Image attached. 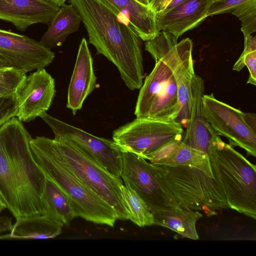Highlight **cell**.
I'll list each match as a JSON object with an SVG mask.
<instances>
[{
    "label": "cell",
    "mask_w": 256,
    "mask_h": 256,
    "mask_svg": "<svg viewBox=\"0 0 256 256\" xmlns=\"http://www.w3.org/2000/svg\"><path fill=\"white\" fill-rule=\"evenodd\" d=\"M0 56L10 66L25 73L44 68L55 55L40 42L28 36L0 29Z\"/></svg>",
    "instance_id": "obj_13"
},
{
    "label": "cell",
    "mask_w": 256,
    "mask_h": 256,
    "mask_svg": "<svg viewBox=\"0 0 256 256\" xmlns=\"http://www.w3.org/2000/svg\"><path fill=\"white\" fill-rule=\"evenodd\" d=\"M0 196L6 208L16 219L20 217L18 178L10 155L0 134Z\"/></svg>",
    "instance_id": "obj_23"
},
{
    "label": "cell",
    "mask_w": 256,
    "mask_h": 256,
    "mask_svg": "<svg viewBox=\"0 0 256 256\" xmlns=\"http://www.w3.org/2000/svg\"><path fill=\"white\" fill-rule=\"evenodd\" d=\"M152 165L180 207L202 210L208 216L216 214V210L230 208L224 188L214 172L213 178L188 166Z\"/></svg>",
    "instance_id": "obj_4"
},
{
    "label": "cell",
    "mask_w": 256,
    "mask_h": 256,
    "mask_svg": "<svg viewBox=\"0 0 256 256\" xmlns=\"http://www.w3.org/2000/svg\"><path fill=\"white\" fill-rule=\"evenodd\" d=\"M96 86L93 60L85 38L80 43L68 92L66 106L74 115Z\"/></svg>",
    "instance_id": "obj_18"
},
{
    "label": "cell",
    "mask_w": 256,
    "mask_h": 256,
    "mask_svg": "<svg viewBox=\"0 0 256 256\" xmlns=\"http://www.w3.org/2000/svg\"><path fill=\"white\" fill-rule=\"evenodd\" d=\"M40 117L51 128L54 137H61L70 140L108 172L120 178L122 152L113 140L94 136L46 112Z\"/></svg>",
    "instance_id": "obj_11"
},
{
    "label": "cell",
    "mask_w": 256,
    "mask_h": 256,
    "mask_svg": "<svg viewBox=\"0 0 256 256\" xmlns=\"http://www.w3.org/2000/svg\"><path fill=\"white\" fill-rule=\"evenodd\" d=\"M79 13L97 54L118 68L125 85L140 89L144 69L140 38L118 14L102 0H70Z\"/></svg>",
    "instance_id": "obj_1"
},
{
    "label": "cell",
    "mask_w": 256,
    "mask_h": 256,
    "mask_svg": "<svg viewBox=\"0 0 256 256\" xmlns=\"http://www.w3.org/2000/svg\"><path fill=\"white\" fill-rule=\"evenodd\" d=\"M154 224L174 230L180 238L199 239L196 222L203 215L188 208H175L159 210L152 213Z\"/></svg>",
    "instance_id": "obj_20"
},
{
    "label": "cell",
    "mask_w": 256,
    "mask_h": 256,
    "mask_svg": "<svg viewBox=\"0 0 256 256\" xmlns=\"http://www.w3.org/2000/svg\"><path fill=\"white\" fill-rule=\"evenodd\" d=\"M12 219L6 216H0V234L10 231L12 227Z\"/></svg>",
    "instance_id": "obj_34"
},
{
    "label": "cell",
    "mask_w": 256,
    "mask_h": 256,
    "mask_svg": "<svg viewBox=\"0 0 256 256\" xmlns=\"http://www.w3.org/2000/svg\"><path fill=\"white\" fill-rule=\"evenodd\" d=\"M249 0H218L214 1L207 14V16L230 13L238 5Z\"/></svg>",
    "instance_id": "obj_31"
},
{
    "label": "cell",
    "mask_w": 256,
    "mask_h": 256,
    "mask_svg": "<svg viewBox=\"0 0 256 256\" xmlns=\"http://www.w3.org/2000/svg\"><path fill=\"white\" fill-rule=\"evenodd\" d=\"M26 73L12 66L0 68V98L15 96Z\"/></svg>",
    "instance_id": "obj_27"
},
{
    "label": "cell",
    "mask_w": 256,
    "mask_h": 256,
    "mask_svg": "<svg viewBox=\"0 0 256 256\" xmlns=\"http://www.w3.org/2000/svg\"><path fill=\"white\" fill-rule=\"evenodd\" d=\"M186 0H172L168 5L166 6V8L162 12H166L168 11V10H170L172 8L174 7L175 6L178 5V4H180L181 2H183Z\"/></svg>",
    "instance_id": "obj_35"
},
{
    "label": "cell",
    "mask_w": 256,
    "mask_h": 256,
    "mask_svg": "<svg viewBox=\"0 0 256 256\" xmlns=\"http://www.w3.org/2000/svg\"><path fill=\"white\" fill-rule=\"evenodd\" d=\"M218 0H214V1Z\"/></svg>",
    "instance_id": "obj_42"
},
{
    "label": "cell",
    "mask_w": 256,
    "mask_h": 256,
    "mask_svg": "<svg viewBox=\"0 0 256 256\" xmlns=\"http://www.w3.org/2000/svg\"><path fill=\"white\" fill-rule=\"evenodd\" d=\"M214 0H186L166 12L156 14L159 32H168L178 38L203 22Z\"/></svg>",
    "instance_id": "obj_15"
},
{
    "label": "cell",
    "mask_w": 256,
    "mask_h": 256,
    "mask_svg": "<svg viewBox=\"0 0 256 256\" xmlns=\"http://www.w3.org/2000/svg\"><path fill=\"white\" fill-rule=\"evenodd\" d=\"M40 200L42 215L62 226H69L76 217L68 198L46 177Z\"/></svg>",
    "instance_id": "obj_21"
},
{
    "label": "cell",
    "mask_w": 256,
    "mask_h": 256,
    "mask_svg": "<svg viewBox=\"0 0 256 256\" xmlns=\"http://www.w3.org/2000/svg\"><path fill=\"white\" fill-rule=\"evenodd\" d=\"M30 145L35 162L68 198L76 217L114 226L117 219L113 209L78 178L62 158L54 139L32 138Z\"/></svg>",
    "instance_id": "obj_2"
},
{
    "label": "cell",
    "mask_w": 256,
    "mask_h": 256,
    "mask_svg": "<svg viewBox=\"0 0 256 256\" xmlns=\"http://www.w3.org/2000/svg\"><path fill=\"white\" fill-rule=\"evenodd\" d=\"M152 164L188 166L198 168L214 178L208 154L190 147L182 140L169 156Z\"/></svg>",
    "instance_id": "obj_25"
},
{
    "label": "cell",
    "mask_w": 256,
    "mask_h": 256,
    "mask_svg": "<svg viewBox=\"0 0 256 256\" xmlns=\"http://www.w3.org/2000/svg\"><path fill=\"white\" fill-rule=\"evenodd\" d=\"M0 134L18 178L20 218L42 214L40 196L46 176L34 160L30 145L31 135L16 116L0 128Z\"/></svg>",
    "instance_id": "obj_5"
},
{
    "label": "cell",
    "mask_w": 256,
    "mask_h": 256,
    "mask_svg": "<svg viewBox=\"0 0 256 256\" xmlns=\"http://www.w3.org/2000/svg\"><path fill=\"white\" fill-rule=\"evenodd\" d=\"M54 140L62 158L78 178L112 207L117 220H128L120 193V178L108 172L70 140L61 137Z\"/></svg>",
    "instance_id": "obj_6"
},
{
    "label": "cell",
    "mask_w": 256,
    "mask_h": 256,
    "mask_svg": "<svg viewBox=\"0 0 256 256\" xmlns=\"http://www.w3.org/2000/svg\"><path fill=\"white\" fill-rule=\"evenodd\" d=\"M4 210V208L1 206H0V212Z\"/></svg>",
    "instance_id": "obj_41"
},
{
    "label": "cell",
    "mask_w": 256,
    "mask_h": 256,
    "mask_svg": "<svg viewBox=\"0 0 256 256\" xmlns=\"http://www.w3.org/2000/svg\"><path fill=\"white\" fill-rule=\"evenodd\" d=\"M243 118L246 124L256 133V115L255 114L242 112Z\"/></svg>",
    "instance_id": "obj_33"
},
{
    "label": "cell",
    "mask_w": 256,
    "mask_h": 256,
    "mask_svg": "<svg viewBox=\"0 0 256 256\" xmlns=\"http://www.w3.org/2000/svg\"><path fill=\"white\" fill-rule=\"evenodd\" d=\"M212 171L220 178L230 208L256 219V169L220 136L209 146Z\"/></svg>",
    "instance_id": "obj_3"
},
{
    "label": "cell",
    "mask_w": 256,
    "mask_h": 256,
    "mask_svg": "<svg viewBox=\"0 0 256 256\" xmlns=\"http://www.w3.org/2000/svg\"><path fill=\"white\" fill-rule=\"evenodd\" d=\"M54 80L45 70H36L26 76L16 94V117L22 122H30L50 108L55 96Z\"/></svg>",
    "instance_id": "obj_14"
},
{
    "label": "cell",
    "mask_w": 256,
    "mask_h": 256,
    "mask_svg": "<svg viewBox=\"0 0 256 256\" xmlns=\"http://www.w3.org/2000/svg\"><path fill=\"white\" fill-rule=\"evenodd\" d=\"M120 193L129 220L140 227L154 224L152 213L133 189L123 184L120 186Z\"/></svg>",
    "instance_id": "obj_26"
},
{
    "label": "cell",
    "mask_w": 256,
    "mask_h": 256,
    "mask_svg": "<svg viewBox=\"0 0 256 256\" xmlns=\"http://www.w3.org/2000/svg\"><path fill=\"white\" fill-rule=\"evenodd\" d=\"M204 92V80L195 75L192 85V102L189 118L182 142L208 154L210 143L218 136L204 116L202 98Z\"/></svg>",
    "instance_id": "obj_17"
},
{
    "label": "cell",
    "mask_w": 256,
    "mask_h": 256,
    "mask_svg": "<svg viewBox=\"0 0 256 256\" xmlns=\"http://www.w3.org/2000/svg\"><path fill=\"white\" fill-rule=\"evenodd\" d=\"M146 78L136 100V118L176 120L180 112L178 90L171 70L161 58Z\"/></svg>",
    "instance_id": "obj_8"
},
{
    "label": "cell",
    "mask_w": 256,
    "mask_h": 256,
    "mask_svg": "<svg viewBox=\"0 0 256 256\" xmlns=\"http://www.w3.org/2000/svg\"><path fill=\"white\" fill-rule=\"evenodd\" d=\"M230 14L240 20L244 36L256 32V0H249L238 5Z\"/></svg>",
    "instance_id": "obj_28"
},
{
    "label": "cell",
    "mask_w": 256,
    "mask_h": 256,
    "mask_svg": "<svg viewBox=\"0 0 256 256\" xmlns=\"http://www.w3.org/2000/svg\"><path fill=\"white\" fill-rule=\"evenodd\" d=\"M81 22L73 5L64 4L49 22L48 29L40 42L50 49L61 46L69 34L78 30Z\"/></svg>",
    "instance_id": "obj_22"
},
{
    "label": "cell",
    "mask_w": 256,
    "mask_h": 256,
    "mask_svg": "<svg viewBox=\"0 0 256 256\" xmlns=\"http://www.w3.org/2000/svg\"><path fill=\"white\" fill-rule=\"evenodd\" d=\"M10 64L4 58L0 56V68L10 67Z\"/></svg>",
    "instance_id": "obj_36"
},
{
    "label": "cell",
    "mask_w": 256,
    "mask_h": 256,
    "mask_svg": "<svg viewBox=\"0 0 256 256\" xmlns=\"http://www.w3.org/2000/svg\"><path fill=\"white\" fill-rule=\"evenodd\" d=\"M18 112V106L15 97L0 98V128L14 116Z\"/></svg>",
    "instance_id": "obj_30"
},
{
    "label": "cell",
    "mask_w": 256,
    "mask_h": 256,
    "mask_svg": "<svg viewBox=\"0 0 256 256\" xmlns=\"http://www.w3.org/2000/svg\"><path fill=\"white\" fill-rule=\"evenodd\" d=\"M172 0H150L149 6L156 14L163 11Z\"/></svg>",
    "instance_id": "obj_32"
},
{
    "label": "cell",
    "mask_w": 256,
    "mask_h": 256,
    "mask_svg": "<svg viewBox=\"0 0 256 256\" xmlns=\"http://www.w3.org/2000/svg\"><path fill=\"white\" fill-rule=\"evenodd\" d=\"M115 10L137 34L140 40L148 41L160 32L156 13L148 6L136 0H102Z\"/></svg>",
    "instance_id": "obj_19"
},
{
    "label": "cell",
    "mask_w": 256,
    "mask_h": 256,
    "mask_svg": "<svg viewBox=\"0 0 256 256\" xmlns=\"http://www.w3.org/2000/svg\"><path fill=\"white\" fill-rule=\"evenodd\" d=\"M246 66L249 71V76L247 83L256 85V50L248 51L244 50L243 52L234 64L232 70L237 72L241 70Z\"/></svg>",
    "instance_id": "obj_29"
},
{
    "label": "cell",
    "mask_w": 256,
    "mask_h": 256,
    "mask_svg": "<svg viewBox=\"0 0 256 256\" xmlns=\"http://www.w3.org/2000/svg\"><path fill=\"white\" fill-rule=\"evenodd\" d=\"M62 226L44 215L16 219L10 231V238L20 240L55 238L62 232Z\"/></svg>",
    "instance_id": "obj_24"
},
{
    "label": "cell",
    "mask_w": 256,
    "mask_h": 256,
    "mask_svg": "<svg viewBox=\"0 0 256 256\" xmlns=\"http://www.w3.org/2000/svg\"><path fill=\"white\" fill-rule=\"evenodd\" d=\"M10 239V234L0 236V240Z\"/></svg>",
    "instance_id": "obj_40"
},
{
    "label": "cell",
    "mask_w": 256,
    "mask_h": 256,
    "mask_svg": "<svg viewBox=\"0 0 256 256\" xmlns=\"http://www.w3.org/2000/svg\"><path fill=\"white\" fill-rule=\"evenodd\" d=\"M172 34L160 31L145 43V50L154 60L161 58L171 70L176 82L180 112L176 121L186 126L190 112L192 85L196 75L192 58L193 44L188 38L180 42Z\"/></svg>",
    "instance_id": "obj_7"
},
{
    "label": "cell",
    "mask_w": 256,
    "mask_h": 256,
    "mask_svg": "<svg viewBox=\"0 0 256 256\" xmlns=\"http://www.w3.org/2000/svg\"><path fill=\"white\" fill-rule=\"evenodd\" d=\"M182 124L176 120L136 118L112 133V140L122 152L146 160L147 156L176 140H182Z\"/></svg>",
    "instance_id": "obj_9"
},
{
    "label": "cell",
    "mask_w": 256,
    "mask_h": 256,
    "mask_svg": "<svg viewBox=\"0 0 256 256\" xmlns=\"http://www.w3.org/2000/svg\"><path fill=\"white\" fill-rule=\"evenodd\" d=\"M0 206H1L4 208V210L6 208L5 204L0 196Z\"/></svg>",
    "instance_id": "obj_39"
},
{
    "label": "cell",
    "mask_w": 256,
    "mask_h": 256,
    "mask_svg": "<svg viewBox=\"0 0 256 256\" xmlns=\"http://www.w3.org/2000/svg\"><path fill=\"white\" fill-rule=\"evenodd\" d=\"M60 7L44 0H0V20L25 30L36 24H48Z\"/></svg>",
    "instance_id": "obj_16"
},
{
    "label": "cell",
    "mask_w": 256,
    "mask_h": 256,
    "mask_svg": "<svg viewBox=\"0 0 256 256\" xmlns=\"http://www.w3.org/2000/svg\"><path fill=\"white\" fill-rule=\"evenodd\" d=\"M137 0L139 2L143 4H144L146 6H148L149 2H150V0Z\"/></svg>",
    "instance_id": "obj_38"
},
{
    "label": "cell",
    "mask_w": 256,
    "mask_h": 256,
    "mask_svg": "<svg viewBox=\"0 0 256 256\" xmlns=\"http://www.w3.org/2000/svg\"><path fill=\"white\" fill-rule=\"evenodd\" d=\"M124 185L133 189L152 213L180 207L154 166L131 152H122L120 174Z\"/></svg>",
    "instance_id": "obj_10"
},
{
    "label": "cell",
    "mask_w": 256,
    "mask_h": 256,
    "mask_svg": "<svg viewBox=\"0 0 256 256\" xmlns=\"http://www.w3.org/2000/svg\"><path fill=\"white\" fill-rule=\"evenodd\" d=\"M60 7L64 4L66 0H44Z\"/></svg>",
    "instance_id": "obj_37"
},
{
    "label": "cell",
    "mask_w": 256,
    "mask_h": 256,
    "mask_svg": "<svg viewBox=\"0 0 256 256\" xmlns=\"http://www.w3.org/2000/svg\"><path fill=\"white\" fill-rule=\"evenodd\" d=\"M204 116L215 132L226 138L232 146L256 156V133L245 122L242 112L217 100L212 93L202 98Z\"/></svg>",
    "instance_id": "obj_12"
}]
</instances>
